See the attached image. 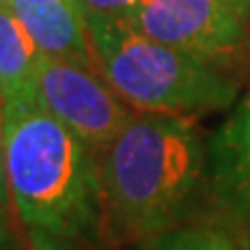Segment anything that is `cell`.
<instances>
[{"label": "cell", "instance_id": "3957f363", "mask_svg": "<svg viewBox=\"0 0 250 250\" xmlns=\"http://www.w3.org/2000/svg\"><path fill=\"white\" fill-rule=\"evenodd\" d=\"M95 65L118 95L146 114L195 118L234 104V70L160 44L123 19H86Z\"/></svg>", "mask_w": 250, "mask_h": 250}, {"label": "cell", "instance_id": "9a60e30c", "mask_svg": "<svg viewBox=\"0 0 250 250\" xmlns=\"http://www.w3.org/2000/svg\"><path fill=\"white\" fill-rule=\"evenodd\" d=\"M74 2H79V0H74Z\"/></svg>", "mask_w": 250, "mask_h": 250}, {"label": "cell", "instance_id": "7a4b0ae2", "mask_svg": "<svg viewBox=\"0 0 250 250\" xmlns=\"http://www.w3.org/2000/svg\"><path fill=\"white\" fill-rule=\"evenodd\" d=\"M2 155L12 202L30 232L67 243L98 229L95 153L35 98L2 107Z\"/></svg>", "mask_w": 250, "mask_h": 250}, {"label": "cell", "instance_id": "52a82bcc", "mask_svg": "<svg viewBox=\"0 0 250 250\" xmlns=\"http://www.w3.org/2000/svg\"><path fill=\"white\" fill-rule=\"evenodd\" d=\"M40 54L95 65L88 21L74 0H9Z\"/></svg>", "mask_w": 250, "mask_h": 250}, {"label": "cell", "instance_id": "5b68a950", "mask_svg": "<svg viewBox=\"0 0 250 250\" xmlns=\"http://www.w3.org/2000/svg\"><path fill=\"white\" fill-rule=\"evenodd\" d=\"M123 21L160 44L229 70L250 61V21L218 0H142Z\"/></svg>", "mask_w": 250, "mask_h": 250}, {"label": "cell", "instance_id": "277c9868", "mask_svg": "<svg viewBox=\"0 0 250 250\" xmlns=\"http://www.w3.org/2000/svg\"><path fill=\"white\" fill-rule=\"evenodd\" d=\"M33 98L88 144L93 153L104 148L134 116V109L114 90L98 65L67 58H40Z\"/></svg>", "mask_w": 250, "mask_h": 250}, {"label": "cell", "instance_id": "ba28073f", "mask_svg": "<svg viewBox=\"0 0 250 250\" xmlns=\"http://www.w3.org/2000/svg\"><path fill=\"white\" fill-rule=\"evenodd\" d=\"M42 54L12 7H0V93L2 107L33 98V77Z\"/></svg>", "mask_w": 250, "mask_h": 250}, {"label": "cell", "instance_id": "9c48e42d", "mask_svg": "<svg viewBox=\"0 0 250 250\" xmlns=\"http://www.w3.org/2000/svg\"><path fill=\"white\" fill-rule=\"evenodd\" d=\"M153 250H246L229 232L215 225H192L162 234Z\"/></svg>", "mask_w": 250, "mask_h": 250}, {"label": "cell", "instance_id": "4fadbf2b", "mask_svg": "<svg viewBox=\"0 0 250 250\" xmlns=\"http://www.w3.org/2000/svg\"><path fill=\"white\" fill-rule=\"evenodd\" d=\"M218 2H223L225 7L232 9L234 14H239V17L250 21V0H218Z\"/></svg>", "mask_w": 250, "mask_h": 250}, {"label": "cell", "instance_id": "5bb4252c", "mask_svg": "<svg viewBox=\"0 0 250 250\" xmlns=\"http://www.w3.org/2000/svg\"><path fill=\"white\" fill-rule=\"evenodd\" d=\"M9 5V0H0V7H7Z\"/></svg>", "mask_w": 250, "mask_h": 250}, {"label": "cell", "instance_id": "8992f818", "mask_svg": "<svg viewBox=\"0 0 250 250\" xmlns=\"http://www.w3.org/2000/svg\"><path fill=\"white\" fill-rule=\"evenodd\" d=\"M208 188L225 213L250 229V88L208 142Z\"/></svg>", "mask_w": 250, "mask_h": 250}, {"label": "cell", "instance_id": "6da1fadb", "mask_svg": "<svg viewBox=\"0 0 250 250\" xmlns=\"http://www.w3.org/2000/svg\"><path fill=\"white\" fill-rule=\"evenodd\" d=\"M98 229L111 243L160 239L176 229L208 179V144L186 116L134 111L132 121L95 151Z\"/></svg>", "mask_w": 250, "mask_h": 250}, {"label": "cell", "instance_id": "30bf717a", "mask_svg": "<svg viewBox=\"0 0 250 250\" xmlns=\"http://www.w3.org/2000/svg\"><path fill=\"white\" fill-rule=\"evenodd\" d=\"M142 0H79L86 19H125Z\"/></svg>", "mask_w": 250, "mask_h": 250}, {"label": "cell", "instance_id": "7c38bea8", "mask_svg": "<svg viewBox=\"0 0 250 250\" xmlns=\"http://www.w3.org/2000/svg\"><path fill=\"white\" fill-rule=\"evenodd\" d=\"M30 250H70L67 243L61 239H54L49 234L30 232Z\"/></svg>", "mask_w": 250, "mask_h": 250}, {"label": "cell", "instance_id": "8fae6325", "mask_svg": "<svg viewBox=\"0 0 250 250\" xmlns=\"http://www.w3.org/2000/svg\"><path fill=\"white\" fill-rule=\"evenodd\" d=\"M7 171H5V155H2V134H0V246L7 236Z\"/></svg>", "mask_w": 250, "mask_h": 250}, {"label": "cell", "instance_id": "2e32d148", "mask_svg": "<svg viewBox=\"0 0 250 250\" xmlns=\"http://www.w3.org/2000/svg\"><path fill=\"white\" fill-rule=\"evenodd\" d=\"M0 95H2V93H0Z\"/></svg>", "mask_w": 250, "mask_h": 250}]
</instances>
